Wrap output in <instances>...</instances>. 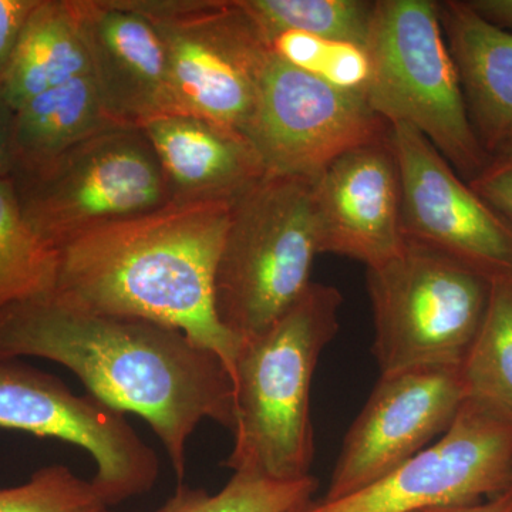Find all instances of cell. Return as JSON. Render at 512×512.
Segmentation results:
<instances>
[{
    "instance_id": "obj_1",
    "label": "cell",
    "mask_w": 512,
    "mask_h": 512,
    "mask_svg": "<svg viewBox=\"0 0 512 512\" xmlns=\"http://www.w3.org/2000/svg\"><path fill=\"white\" fill-rule=\"evenodd\" d=\"M0 357L59 363L100 402L146 420L180 481L188 440L202 420L234 431L228 367L161 323L86 311L46 295L0 311Z\"/></svg>"
},
{
    "instance_id": "obj_2",
    "label": "cell",
    "mask_w": 512,
    "mask_h": 512,
    "mask_svg": "<svg viewBox=\"0 0 512 512\" xmlns=\"http://www.w3.org/2000/svg\"><path fill=\"white\" fill-rule=\"evenodd\" d=\"M232 202H171L84 232L57 249L50 295L181 330L234 376L242 340L217 318L214 278Z\"/></svg>"
},
{
    "instance_id": "obj_3",
    "label": "cell",
    "mask_w": 512,
    "mask_h": 512,
    "mask_svg": "<svg viewBox=\"0 0 512 512\" xmlns=\"http://www.w3.org/2000/svg\"><path fill=\"white\" fill-rule=\"evenodd\" d=\"M342 293L312 282L261 335L242 342L234 376V447L225 466L278 481L311 476V387L339 330Z\"/></svg>"
},
{
    "instance_id": "obj_4",
    "label": "cell",
    "mask_w": 512,
    "mask_h": 512,
    "mask_svg": "<svg viewBox=\"0 0 512 512\" xmlns=\"http://www.w3.org/2000/svg\"><path fill=\"white\" fill-rule=\"evenodd\" d=\"M316 255L311 181L266 173L231 205L214 278L221 325L242 342L271 328L308 291Z\"/></svg>"
},
{
    "instance_id": "obj_5",
    "label": "cell",
    "mask_w": 512,
    "mask_h": 512,
    "mask_svg": "<svg viewBox=\"0 0 512 512\" xmlns=\"http://www.w3.org/2000/svg\"><path fill=\"white\" fill-rule=\"evenodd\" d=\"M366 49L370 109L389 126L416 128L460 177L473 180L490 156L468 119L439 2L376 0Z\"/></svg>"
},
{
    "instance_id": "obj_6",
    "label": "cell",
    "mask_w": 512,
    "mask_h": 512,
    "mask_svg": "<svg viewBox=\"0 0 512 512\" xmlns=\"http://www.w3.org/2000/svg\"><path fill=\"white\" fill-rule=\"evenodd\" d=\"M493 282L450 256L404 239L367 268L380 375L461 367L483 325Z\"/></svg>"
},
{
    "instance_id": "obj_7",
    "label": "cell",
    "mask_w": 512,
    "mask_h": 512,
    "mask_svg": "<svg viewBox=\"0 0 512 512\" xmlns=\"http://www.w3.org/2000/svg\"><path fill=\"white\" fill-rule=\"evenodd\" d=\"M9 178L26 224L55 251L84 232L168 202L161 165L137 127L107 128Z\"/></svg>"
},
{
    "instance_id": "obj_8",
    "label": "cell",
    "mask_w": 512,
    "mask_h": 512,
    "mask_svg": "<svg viewBox=\"0 0 512 512\" xmlns=\"http://www.w3.org/2000/svg\"><path fill=\"white\" fill-rule=\"evenodd\" d=\"M156 30L178 113L244 136L271 49L242 0H126Z\"/></svg>"
},
{
    "instance_id": "obj_9",
    "label": "cell",
    "mask_w": 512,
    "mask_h": 512,
    "mask_svg": "<svg viewBox=\"0 0 512 512\" xmlns=\"http://www.w3.org/2000/svg\"><path fill=\"white\" fill-rule=\"evenodd\" d=\"M0 429L83 448L96 463L92 483L111 507L147 493L160 476L156 451L123 413L22 359L0 357Z\"/></svg>"
},
{
    "instance_id": "obj_10",
    "label": "cell",
    "mask_w": 512,
    "mask_h": 512,
    "mask_svg": "<svg viewBox=\"0 0 512 512\" xmlns=\"http://www.w3.org/2000/svg\"><path fill=\"white\" fill-rule=\"evenodd\" d=\"M511 487V421L466 400L439 440L389 476L302 512H424L483 503Z\"/></svg>"
},
{
    "instance_id": "obj_11",
    "label": "cell",
    "mask_w": 512,
    "mask_h": 512,
    "mask_svg": "<svg viewBox=\"0 0 512 512\" xmlns=\"http://www.w3.org/2000/svg\"><path fill=\"white\" fill-rule=\"evenodd\" d=\"M389 131L365 94L336 89L271 53L244 136L265 173L313 181L342 154Z\"/></svg>"
},
{
    "instance_id": "obj_12",
    "label": "cell",
    "mask_w": 512,
    "mask_h": 512,
    "mask_svg": "<svg viewBox=\"0 0 512 512\" xmlns=\"http://www.w3.org/2000/svg\"><path fill=\"white\" fill-rule=\"evenodd\" d=\"M402 184L406 241L512 284V222L484 201L416 128L390 126Z\"/></svg>"
},
{
    "instance_id": "obj_13",
    "label": "cell",
    "mask_w": 512,
    "mask_h": 512,
    "mask_svg": "<svg viewBox=\"0 0 512 512\" xmlns=\"http://www.w3.org/2000/svg\"><path fill=\"white\" fill-rule=\"evenodd\" d=\"M466 400L461 367L380 375L346 433L323 503L355 494L403 466L446 433Z\"/></svg>"
},
{
    "instance_id": "obj_14",
    "label": "cell",
    "mask_w": 512,
    "mask_h": 512,
    "mask_svg": "<svg viewBox=\"0 0 512 512\" xmlns=\"http://www.w3.org/2000/svg\"><path fill=\"white\" fill-rule=\"evenodd\" d=\"M311 185L319 254L346 256L366 268L399 254L402 184L390 131L336 158Z\"/></svg>"
},
{
    "instance_id": "obj_15",
    "label": "cell",
    "mask_w": 512,
    "mask_h": 512,
    "mask_svg": "<svg viewBox=\"0 0 512 512\" xmlns=\"http://www.w3.org/2000/svg\"><path fill=\"white\" fill-rule=\"evenodd\" d=\"M97 94L110 119L141 128L177 114L163 45L126 0H70Z\"/></svg>"
},
{
    "instance_id": "obj_16",
    "label": "cell",
    "mask_w": 512,
    "mask_h": 512,
    "mask_svg": "<svg viewBox=\"0 0 512 512\" xmlns=\"http://www.w3.org/2000/svg\"><path fill=\"white\" fill-rule=\"evenodd\" d=\"M171 202H234L264 177L248 138L190 114H168L141 127Z\"/></svg>"
},
{
    "instance_id": "obj_17",
    "label": "cell",
    "mask_w": 512,
    "mask_h": 512,
    "mask_svg": "<svg viewBox=\"0 0 512 512\" xmlns=\"http://www.w3.org/2000/svg\"><path fill=\"white\" fill-rule=\"evenodd\" d=\"M439 9L468 119L491 157L512 144V35L481 18L466 0L439 2Z\"/></svg>"
},
{
    "instance_id": "obj_18",
    "label": "cell",
    "mask_w": 512,
    "mask_h": 512,
    "mask_svg": "<svg viewBox=\"0 0 512 512\" xmlns=\"http://www.w3.org/2000/svg\"><path fill=\"white\" fill-rule=\"evenodd\" d=\"M86 74L89 56L70 0H40L0 74L10 104L18 110L33 97Z\"/></svg>"
},
{
    "instance_id": "obj_19",
    "label": "cell",
    "mask_w": 512,
    "mask_h": 512,
    "mask_svg": "<svg viewBox=\"0 0 512 512\" xmlns=\"http://www.w3.org/2000/svg\"><path fill=\"white\" fill-rule=\"evenodd\" d=\"M114 126L120 124L104 110L90 74L39 94L16 110L10 175L39 167Z\"/></svg>"
},
{
    "instance_id": "obj_20",
    "label": "cell",
    "mask_w": 512,
    "mask_h": 512,
    "mask_svg": "<svg viewBox=\"0 0 512 512\" xmlns=\"http://www.w3.org/2000/svg\"><path fill=\"white\" fill-rule=\"evenodd\" d=\"M461 373L467 400L512 423V284H493L483 325Z\"/></svg>"
},
{
    "instance_id": "obj_21",
    "label": "cell",
    "mask_w": 512,
    "mask_h": 512,
    "mask_svg": "<svg viewBox=\"0 0 512 512\" xmlns=\"http://www.w3.org/2000/svg\"><path fill=\"white\" fill-rule=\"evenodd\" d=\"M57 252L36 237L20 212L15 185L0 177V311L50 295Z\"/></svg>"
},
{
    "instance_id": "obj_22",
    "label": "cell",
    "mask_w": 512,
    "mask_h": 512,
    "mask_svg": "<svg viewBox=\"0 0 512 512\" xmlns=\"http://www.w3.org/2000/svg\"><path fill=\"white\" fill-rule=\"evenodd\" d=\"M269 37L286 30L367 47L376 2L369 0H242Z\"/></svg>"
},
{
    "instance_id": "obj_23",
    "label": "cell",
    "mask_w": 512,
    "mask_h": 512,
    "mask_svg": "<svg viewBox=\"0 0 512 512\" xmlns=\"http://www.w3.org/2000/svg\"><path fill=\"white\" fill-rule=\"evenodd\" d=\"M316 487L312 476L278 481L241 471L217 494L180 484L154 512H302L312 504Z\"/></svg>"
},
{
    "instance_id": "obj_24",
    "label": "cell",
    "mask_w": 512,
    "mask_h": 512,
    "mask_svg": "<svg viewBox=\"0 0 512 512\" xmlns=\"http://www.w3.org/2000/svg\"><path fill=\"white\" fill-rule=\"evenodd\" d=\"M268 45L276 57L296 69L336 89L365 94L370 77V59L365 47L296 30L276 33L269 37Z\"/></svg>"
},
{
    "instance_id": "obj_25",
    "label": "cell",
    "mask_w": 512,
    "mask_h": 512,
    "mask_svg": "<svg viewBox=\"0 0 512 512\" xmlns=\"http://www.w3.org/2000/svg\"><path fill=\"white\" fill-rule=\"evenodd\" d=\"M0 512H113L92 480L63 464L39 468L26 483L0 488Z\"/></svg>"
},
{
    "instance_id": "obj_26",
    "label": "cell",
    "mask_w": 512,
    "mask_h": 512,
    "mask_svg": "<svg viewBox=\"0 0 512 512\" xmlns=\"http://www.w3.org/2000/svg\"><path fill=\"white\" fill-rule=\"evenodd\" d=\"M468 184L512 222V144L493 154L483 170Z\"/></svg>"
},
{
    "instance_id": "obj_27",
    "label": "cell",
    "mask_w": 512,
    "mask_h": 512,
    "mask_svg": "<svg viewBox=\"0 0 512 512\" xmlns=\"http://www.w3.org/2000/svg\"><path fill=\"white\" fill-rule=\"evenodd\" d=\"M40 0H0V74L15 52L23 29Z\"/></svg>"
},
{
    "instance_id": "obj_28",
    "label": "cell",
    "mask_w": 512,
    "mask_h": 512,
    "mask_svg": "<svg viewBox=\"0 0 512 512\" xmlns=\"http://www.w3.org/2000/svg\"><path fill=\"white\" fill-rule=\"evenodd\" d=\"M15 107L0 86V177H10L13 167V128Z\"/></svg>"
},
{
    "instance_id": "obj_29",
    "label": "cell",
    "mask_w": 512,
    "mask_h": 512,
    "mask_svg": "<svg viewBox=\"0 0 512 512\" xmlns=\"http://www.w3.org/2000/svg\"><path fill=\"white\" fill-rule=\"evenodd\" d=\"M466 2L481 18L512 35V0H466Z\"/></svg>"
},
{
    "instance_id": "obj_30",
    "label": "cell",
    "mask_w": 512,
    "mask_h": 512,
    "mask_svg": "<svg viewBox=\"0 0 512 512\" xmlns=\"http://www.w3.org/2000/svg\"><path fill=\"white\" fill-rule=\"evenodd\" d=\"M424 512H512V487L483 503L464 505V507L437 508V510Z\"/></svg>"
}]
</instances>
